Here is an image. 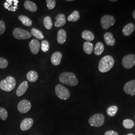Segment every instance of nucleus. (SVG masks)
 Here are the masks:
<instances>
[{"label": "nucleus", "mask_w": 135, "mask_h": 135, "mask_svg": "<svg viewBox=\"0 0 135 135\" xmlns=\"http://www.w3.org/2000/svg\"><path fill=\"white\" fill-rule=\"evenodd\" d=\"M34 121L32 118H25L20 124V129L22 131H26L28 130L31 128L32 126L33 125Z\"/></svg>", "instance_id": "f8f14e48"}, {"label": "nucleus", "mask_w": 135, "mask_h": 135, "mask_svg": "<svg viewBox=\"0 0 135 135\" xmlns=\"http://www.w3.org/2000/svg\"><path fill=\"white\" fill-rule=\"evenodd\" d=\"M67 39V34L66 31L63 30L61 29L58 31L57 34V41L58 43L60 44H63L65 43Z\"/></svg>", "instance_id": "aec40b11"}, {"label": "nucleus", "mask_w": 135, "mask_h": 135, "mask_svg": "<svg viewBox=\"0 0 135 135\" xmlns=\"http://www.w3.org/2000/svg\"><path fill=\"white\" fill-rule=\"evenodd\" d=\"M55 19H56V22H55L54 26L57 28L63 26L66 23V17L65 15L63 14H59L57 15L55 17Z\"/></svg>", "instance_id": "dca6fc26"}, {"label": "nucleus", "mask_w": 135, "mask_h": 135, "mask_svg": "<svg viewBox=\"0 0 135 135\" xmlns=\"http://www.w3.org/2000/svg\"><path fill=\"white\" fill-rule=\"evenodd\" d=\"M110 1L111 2H117V0H110Z\"/></svg>", "instance_id": "4c0bfd02"}, {"label": "nucleus", "mask_w": 135, "mask_h": 135, "mask_svg": "<svg viewBox=\"0 0 135 135\" xmlns=\"http://www.w3.org/2000/svg\"><path fill=\"white\" fill-rule=\"evenodd\" d=\"M135 26L134 24L130 23L125 25L122 30L123 34L126 37L130 36L134 32Z\"/></svg>", "instance_id": "4468645a"}, {"label": "nucleus", "mask_w": 135, "mask_h": 135, "mask_svg": "<svg viewBox=\"0 0 135 135\" xmlns=\"http://www.w3.org/2000/svg\"><path fill=\"white\" fill-rule=\"evenodd\" d=\"M40 47V43L37 39H33L29 43L30 50L31 52L35 55L38 53Z\"/></svg>", "instance_id": "ddd939ff"}, {"label": "nucleus", "mask_w": 135, "mask_h": 135, "mask_svg": "<svg viewBox=\"0 0 135 135\" xmlns=\"http://www.w3.org/2000/svg\"><path fill=\"white\" fill-rule=\"evenodd\" d=\"M38 74L36 71H30L27 74V78L29 82H36L38 79Z\"/></svg>", "instance_id": "4be33fe9"}, {"label": "nucleus", "mask_w": 135, "mask_h": 135, "mask_svg": "<svg viewBox=\"0 0 135 135\" xmlns=\"http://www.w3.org/2000/svg\"><path fill=\"white\" fill-rule=\"evenodd\" d=\"M8 116V112L5 108H0V119L3 121H5L7 120Z\"/></svg>", "instance_id": "7c9ffc66"}, {"label": "nucleus", "mask_w": 135, "mask_h": 135, "mask_svg": "<svg viewBox=\"0 0 135 135\" xmlns=\"http://www.w3.org/2000/svg\"></svg>", "instance_id": "a19ab883"}, {"label": "nucleus", "mask_w": 135, "mask_h": 135, "mask_svg": "<svg viewBox=\"0 0 135 135\" xmlns=\"http://www.w3.org/2000/svg\"><path fill=\"white\" fill-rule=\"evenodd\" d=\"M94 49L93 44L90 42H86L83 44V50L84 52L88 55L92 53Z\"/></svg>", "instance_id": "b1692460"}, {"label": "nucleus", "mask_w": 135, "mask_h": 135, "mask_svg": "<svg viewBox=\"0 0 135 135\" xmlns=\"http://www.w3.org/2000/svg\"><path fill=\"white\" fill-rule=\"evenodd\" d=\"M62 54L60 52H56L52 55L51 62L54 66H58L60 64L62 59Z\"/></svg>", "instance_id": "f3484780"}, {"label": "nucleus", "mask_w": 135, "mask_h": 135, "mask_svg": "<svg viewBox=\"0 0 135 135\" xmlns=\"http://www.w3.org/2000/svg\"><path fill=\"white\" fill-rule=\"evenodd\" d=\"M16 85V81L14 78L8 76L5 79L0 82V88L1 90L6 92H11Z\"/></svg>", "instance_id": "7ed1b4c3"}, {"label": "nucleus", "mask_w": 135, "mask_h": 135, "mask_svg": "<svg viewBox=\"0 0 135 135\" xmlns=\"http://www.w3.org/2000/svg\"><path fill=\"white\" fill-rule=\"evenodd\" d=\"M118 111V108L116 106H111L108 108L107 109V114L110 117H114L115 116L117 112Z\"/></svg>", "instance_id": "c85d7f7f"}, {"label": "nucleus", "mask_w": 135, "mask_h": 135, "mask_svg": "<svg viewBox=\"0 0 135 135\" xmlns=\"http://www.w3.org/2000/svg\"><path fill=\"white\" fill-rule=\"evenodd\" d=\"M59 80L62 84L72 87L77 85L79 81L76 75L71 72H63L60 75Z\"/></svg>", "instance_id": "f03ea898"}, {"label": "nucleus", "mask_w": 135, "mask_h": 135, "mask_svg": "<svg viewBox=\"0 0 135 135\" xmlns=\"http://www.w3.org/2000/svg\"><path fill=\"white\" fill-rule=\"evenodd\" d=\"M18 0H7L4 3V7L8 11L15 12L18 9Z\"/></svg>", "instance_id": "9b49d317"}, {"label": "nucleus", "mask_w": 135, "mask_h": 135, "mask_svg": "<svg viewBox=\"0 0 135 135\" xmlns=\"http://www.w3.org/2000/svg\"><path fill=\"white\" fill-rule=\"evenodd\" d=\"M47 7L49 10H53L56 6V2L55 0H47L46 1Z\"/></svg>", "instance_id": "473e14b6"}, {"label": "nucleus", "mask_w": 135, "mask_h": 135, "mask_svg": "<svg viewBox=\"0 0 135 135\" xmlns=\"http://www.w3.org/2000/svg\"><path fill=\"white\" fill-rule=\"evenodd\" d=\"M31 35H32L36 38L42 40L44 39V36L42 32L40 31L39 30L36 29V28H33L31 30Z\"/></svg>", "instance_id": "cd10ccee"}, {"label": "nucleus", "mask_w": 135, "mask_h": 135, "mask_svg": "<svg viewBox=\"0 0 135 135\" xmlns=\"http://www.w3.org/2000/svg\"><path fill=\"white\" fill-rule=\"evenodd\" d=\"M105 117L100 113H98L92 116L89 120V124L92 127H100L104 123Z\"/></svg>", "instance_id": "39448f33"}, {"label": "nucleus", "mask_w": 135, "mask_h": 135, "mask_svg": "<svg viewBox=\"0 0 135 135\" xmlns=\"http://www.w3.org/2000/svg\"><path fill=\"white\" fill-rule=\"evenodd\" d=\"M80 14L78 11H74L72 14L70 15L68 17V21L69 22H75L80 19Z\"/></svg>", "instance_id": "393cba45"}, {"label": "nucleus", "mask_w": 135, "mask_h": 135, "mask_svg": "<svg viewBox=\"0 0 135 135\" xmlns=\"http://www.w3.org/2000/svg\"><path fill=\"white\" fill-rule=\"evenodd\" d=\"M124 91L131 96H135V80L127 82L124 87Z\"/></svg>", "instance_id": "9d476101"}, {"label": "nucleus", "mask_w": 135, "mask_h": 135, "mask_svg": "<svg viewBox=\"0 0 135 135\" xmlns=\"http://www.w3.org/2000/svg\"><path fill=\"white\" fill-rule=\"evenodd\" d=\"M123 125L126 129H131L134 127L135 123L133 120L129 119H127L124 120L123 122Z\"/></svg>", "instance_id": "c756f323"}, {"label": "nucleus", "mask_w": 135, "mask_h": 135, "mask_svg": "<svg viewBox=\"0 0 135 135\" xmlns=\"http://www.w3.org/2000/svg\"><path fill=\"white\" fill-rule=\"evenodd\" d=\"M134 135V134H128V135Z\"/></svg>", "instance_id": "ea45409f"}, {"label": "nucleus", "mask_w": 135, "mask_h": 135, "mask_svg": "<svg viewBox=\"0 0 135 135\" xmlns=\"http://www.w3.org/2000/svg\"><path fill=\"white\" fill-rule=\"evenodd\" d=\"M104 39L107 45L109 46H113L116 43L115 39L113 34L110 32H107L104 36Z\"/></svg>", "instance_id": "a211bd4d"}, {"label": "nucleus", "mask_w": 135, "mask_h": 135, "mask_svg": "<svg viewBox=\"0 0 135 135\" xmlns=\"http://www.w3.org/2000/svg\"><path fill=\"white\" fill-rule=\"evenodd\" d=\"M67 1H68V2H72V1H74L73 0H67Z\"/></svg>", "instance_id": "58836bf2"}, {"label": "nucleus", "mask_w": 135, "mask_h": 135, "mask_svg": "<svg viewBox=\"0 0 135 135\" xmlns=\"http://www.w3.org/2000/svg\"><path fill=\"white\" fill-rule=\"evenodd\" d=\"M122 65L124 68L130 69L135 65V55L134 54L127 55L122 59Z\"/></svg>", "instance_id": "6e6552de"}, {"label": "nucleus", "mask_w": 135, "mask_h": 135, "mask_svg": "<svg viewBox=\"0 0 135 135\" xmlns=\"http://www.w3.org/2000/svg\"><path fill=\"white\" fill-rule=\"evenodd\" d=\"M8 66V62L5 58L0 57V69H5Z\"/></svg>", "instance_id": "72a5a7b5"}, {"label": "nucleus", "mask_w": 135, "mask_h": 135, "mask_svg": "<svg viewBox=\"0 0 135 135\" xmlns=\"http://www.w3.org/2000/svg\"><path fill=\"white\" fill-rule=\"evenodd\" d=\"M29 84L27 81H24L22 82L19 86L18 88L16 91V95L18 97L23 96L25 93L26 92L27 89H28Z\"/></svg>", "instance_id": "2eb2a0df"}, {"label": "nucleus", "mask_w": 135, "mask_h": 135, "mask_svg": "<svg viewBox=\"0 0 135 135\" xmlns=\"http://www.w3.org/2000/svg\"><path fill=\"white\" fill-rule=\"evenodd\" d=\"M82 37L83 39L87 41V42L92 41L95 39L94 34L92 32L88 30L84 31L82 32Z\"/></svg>", "instance_id": "412c9836"}, {"label": "nucleus", "mask_w": 135, "mask_h": 135, "mask_svg": "<svg viewBox=\"0 0 135 135\" xmlns=\"http://www.w3.org/2000/svg\"><path fill=\"white\" fill-rule=\"evenodd\" d=\"M114 64L115 60L113 57L110 55H106L100 60L98 65V69L100 72H107L113 67Z\"/></svg>", "instance_id": "f257e3e1"}, {"label": "nucleus", "mask_w": 135, "mask_h": 135, "mask_svg": "<svg viewBox=\"0 0 135 135\" xmlns=\"http://www.w3.org/2000/svg\"></svg>", "instance_id": "79ce46f5"}, {"label": "nucleus", "mask_w": 135, "mask_h": 135, "mask_svg": "<svg viewBox=\"0 0 135 135\" xmlns=\"http://www.w3.org/2000/svg\"><path fill=\"white\" fill-rule=\"evenodd\" d=\"M100 22L102 28L104 30H107L115 24L116 20L112 15H104L102 17Z\"/></svg>", "instance_id": "423d86ee"}, {"label": "nucleus", "mask_w": 135, "mask_h": 135, "mask_svg": "<svg viewBox=\"0 0 135 135\" xmlns=\"http://www.w3.org/2000/svg\"><path fill=\"white\" fill-rule=\"evenodd\" d=\"M31 107L32 105L30 102L27 100H23L19 103L17 109L20 113L25 114L30 110Z\"/></svg>", "instance_id": "1a4fd4ad"}, {"label": "nucleus", "mask_w": 135, "mask_h": 135, "mask_svg": "<svg viewBox=\"0 0 135 135\" xmlns=\"http://www.w3.org/2000/svg\"><path fill=\"white\" fill-rule=\"evenodd\" d=\"M55 93L57 96L62 100H68L71 96L69 90L61 84H58L55 87Z\"/></svg>", "instance_id": "20e7f679"}, {"label": "nucleus", "mask_w": 135, "mask_h": 135, "mask_svg": "<svg viewBox=\"0 0 135 135\" xmlns=\"http://www.w3.org/2000/svg\"><path fill=\"white\" fill-rule=\"evenodd\" d=\"M44 25L45 27L48 30H51L53 27L52 20L50 17L47 16L44 18L43 20Z\"/></svg>", "instance_id": "bb28decb"}, {"label": "nucleus", "mask_w": 135, "mask_h": 135, "mask_svg": "<svg viewBox=\"0 0 135 135\" xmlns=\"http://www.w3.org/2000/svg\"><path fill=\"white\" fill-rule=\"evenodd\" d=\"M25 8L31 12H36L38 10L37 6L33 2L31 1H26L24 4Z\"/></svg>", "instance_id": "6ab92c4d"}, {"label": "nucleus", "mask_w": 135, "mask_h": 135, "mask_svg": "<svg viewBox=\"0 0 135 135\" xmlns=\"http://www.w3.org/2000/svg\"><path fill=\"white\" fill-rule=\"evenodd\" d=\"M104 135H119L118 133L114 131H108L105 133Z\"/></svg>", "instance_id": "c9c22d12"}, {"label": "nucleus", "mask_w": 135, "mask_h": 135, "mask_svg": "<svg viewBox=\"0 0 135 135\" xmlns=\"http://www.w3.org/2000/svg\"><path fill=\"white\" fill-rule=\"evenodd\" d=\"M104 51V46L102 42H97L94 48V53L97 56H100Z\"/></svg>", "instance_id": "5701e85b"}, {"label": "nucleus", "mask_w": 135, "mask_h": 135, "mask_svg": "<svg viewBox=\"0 0 135 135\" xmlns=\"http://www.w3.org/2000/svg\"><path fill=\"white\" fill-rule=\"evenodd\" d=\"M13 35L16 39L18 40L28 39L30 38L32 36L28 31L19 28L14 29L13 32Z\"/></svg>", "instance_id": "0eeeda50"}, {"label": "nucleus", "mask_w": 135, "mask_h": 135, "mask_svg": "<svg viewBox=\"0 0 135 135\" xmlns=\"http://www.w3.org/2000/svg\"><path fill=\"white\" fill-rule=\"evenodd\" d=\"M6 30V25L5 22L2 20H0V35L5 32Z\"/></svg>", "instance_id": "f704fd0d"}, {"label": "nucleus", "mask_w": 135, "mask_h": 135, "mask_svg": "<svg viewBox=\"0 0 135 135\" xmlns=\"http://www.w3.org/2000/svg\"><path fill=\"white\" fill-rule=\"evenodd\" d=\"M132 15V17H133V18L135 20V10L133 12Z\"/></svg>", "instance_id": "e433bc0d"}, {"label": "nucleus", "mask_w": 135, "mask_h": 135, "mask_svg": "<svg viewBox=\"0 0 135 135\" xmlns=\"http://www.w3.org/2000/svg\"><path fill=\"white\" fill-rule=\"evenodd\" d=\"M41 48L44 52H46L49 50V43L46 40H43L41 42Z\"/></svg>", "instance_id": "2f4dec72"}, {"label": "nucleus", "mask_w": 135, "mask_h": 135, "mask_svg": "<svg viewBox=\"0 0 135 135\" xmlns=\"http://www.w3.org/2000/svg\"><path fill=\"white\" fill-rule=\"evenodd\" d=\"M19 20L22 22L23 24L26 26L29 27V26H31L32 25V20L28 17L24 15H20L19 17Z\"/></svg>", "instance_id": "a878e982"}]
</instances>
